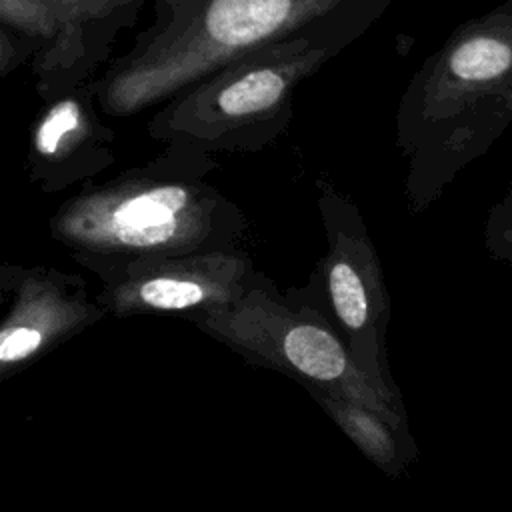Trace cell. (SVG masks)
<instances>
[{"instance_id": "cell-5", "label": "cell", "mask_w": 512, "mask_h": 512, "mask_svg": "<svg viewBox=\"0 0 512 512\" xmlns=\"http://www.w3.org/2000/svg\"><path fill=\"white\" fill-rule=\"evenodd\" d=\"M186 320L250 364L272 368L304 388L360 402L408 426L404 404L368 380L330 318L296 290L280 294L262 272L242 298Z\"/></svg>"}, {"instance_id": "cell-2", "label": "cell", "mask_w": 512, "mask_h": 512, "mask_svg": "<svg viewBox=\"0 0 512 512\" xmlns=\"http://www.w3.org/2000/svg\"><path fill=\"white\" fill-rule=\"evenodd\" d=\"M216 166L210 154L164 146L146 164L64 200L48 232L78 264L240 248L248 222L208 182Z\"/></svg>"}, {"instance_id": "cell-6", "label": "cell", "mask_w": 512, "mask_h": 512, "mask_svg": "<svg viewBox=\"0 0 512 512\" xmlns=\"http://www.w3.org/2000/svg\"><path fill=\"white\" fill-rule=\"evenodd\" d=\"M316 186L328 250L308 286L296 292L330 318L368 380L402 402L388 370L390 296L380 258L356 204L326 180Z\"/></svg>"}, {"instance_id": "cell-3", "label": "cell", "mask_w": 512, "mask_h": 512, "mask_svg": "<svg viewBox=\"0 0 512 512\" xmlns=\"http://www.w3.org/2000/svg\"><path fill=\"white\" fill-rule=\"evenodd\" d=\"M392 0H346L296 32L252 48L186 86L150 116L164 146L258 152L290 126L296 88L364 36Z\"/></svg>"}, {"instance_id": "cell-4", "label": "cell", "mask_w": 512, "mask_h": 512, "mask_svg": "<svg viewBox=\"0 0 512 512\" xmlns=\"http://www.w3.org/2000/svg\"><path fill=\"white\" fill-rule=\"evenodd\" d=\"M150 24L94 78L104 116L158 108L230 60L296 32L346 0H152Z\"/></svg>"}, {"instance_id": "cell-9", "label": "cell", "mask_w": 512, "mask_h": 512, "mask_svg": "<svg viewBox=\"0 0 512 512\" xmlns=\"http://www.w3.org/2000/svg\"><path fill=\"white\" fill-rule=\"evenodd\" d=\"M116 162V132L102 120L94 78L44 100L28 130L26 172L44 194L88 186Z\"/></svg>"}, {"instance_id": "cell-8", "label": "cell", "mask_w": 512, "mask_h": 512, "mask_svg": "<svg viewBox=\"0 0 512 512\" xmlns=\"http://www.w3.org/2000/svg\"><path fill=\"white\" fill-rule=\"evenodd\" d=\"M0 380H8L106 316L84 278L50 266L2 264Z\"/></svg>"}, {"instance_id": "cell-7", "label": "cell", "mask_w": 512, "mask_h": 512, "mask_svg": "<svg viewBox=\"0 0 512 512\" xmlns=\"http://www.w3.org/2000/svg\"><path fill=\"white\" fill-rule=\"evenodd\" d=\"M80 264L100 278L96 302L116 318H188L242 298L260 274L242 248Z\"/></svg>"}, {"instance_id": "cell-11", "label": "cell", "mask_w": 512, "mask_h": 512, "mask_svg": "<svg viewBox=\"0 0 512 512\" xmlns=\"http://www.w3.org/2000/svg\"><path fill=\"white\" fill-rule=\"evenodd\" d=\"M306 390L356 448L386 476H402L418 458V448L408 426L344 396L320 388Z\"/></svg>"}, {"instance_id": "cell-15", "label": "cell", "mask_w": 512, "mask_h": 512, "mask_svg": "<svg viewBox=\"0 0 512 512\" xmlns=\"http://www.w3.org/2000/svg\"><path fill=\"white\" fill-rule=\"evenodd\" d=\"M510 188H512V182H510Z\"/></svg>"}, {"instance_id": "cell-13", "label": "cell", "mask_w": 512, "mask_h": 512, "mask_svg": "<svg viewBox=\"0 0 512 512\" xmlns=\"http://www.w3.org/2000/svg\"><path fill=\"white\" fill-rule=\"evenodd\" d=\"M484 242L488 254L502 262L512 272V188L508 186L506 194L490 208Z\"/></svg>"}, {"instance_id": "cell-10", "label": "cell", "mask_w": 512, "mask_h": 512, "mask_svg": "<svg viewBox=\"0 0 512 512\" xmlns=\"http://www.w3.org/2000/svg\"><path fill=\"white\" fill-rule=\"evenodd\" d=\"M146 0H60V32L54 46L30 62L42 100L96 78L112 58L116 38L134 26Z\"/></svg>"}, {"instance_id": "cell-14", "label": "cell", "mask_w": 512, "mask_h": 512, "mask_svg": "<svg viewBox=\"0 0 512 512\" xmlns=\"http://www.w3.org/2000/svg\"><path fill=\"white\" fill-rule=\"evenodd\" d=\"M34 52L18 36L0 30V78H8L16 68L32 62Z\"/></svg>"}, {"instance_id": "cell-12", "label": "cell", "mask_w": 512, "mask_h": 512, "mask_svg": "<svg viewBox=\"0 0 512 512\" xmlns=\"http://www.w3.org/2000/svg\"><path fill=\"white\" fill-rule=\"evenodd\" d=\"M0 30L18 36L38 58L58 38L60 0H0Z\"/></svg>"}, {"instance_id": "cell-1", "label": "cell", "mask_w": 512, "mask_h": 512, "mask_svg": "<svg viewBox=\"0 0 512 512\" xmlns=\"http://www.w3.org/2000/svg\"><path fill=\"white\" fill-rule=\"evenodd\" d=\"M512 126V0L456 26L396 108L404 196L418 214Z\"/></svg>"}]
</instances>
